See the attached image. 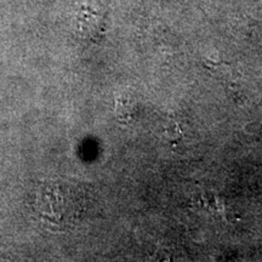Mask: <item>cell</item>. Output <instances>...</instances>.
Returning a JSON list of instances; mask_svg holds the SVG:
<instances>
[{
  "label": "cell",
  "mask_w": 262,
  "mask_h": 262,
  "mask_svg": "<svg viewBox=\"0 0 262 262\" xmlns=\"http://www.w3.org/2000/svg\"><path fill=\"white\" fill-rule=\"evenodd\" d=\"M104 9L97 0H85L78 14L79 32L86 38H95L103 28Z\"/></svg>",
  "instance_id": "obj_2"
},
{
  "label": "cell",
  "mask_w": 262,
  "mask_h": 262,
  "mask_svg": "<svg viewBox=\"0 0 262 262\" xmlns=\"http://www.w3.org/2000/svg\"><path fill=\"white\" fill-rule=\"evenodd\" d=\"M86 209V192L78 181L66 179L41 182L35 192V212L49 231L67 232L75 227Z\"/></svg>",
  "instance_id": "obj_1"
},
{
  "label": "cell",
  "mask_w": 262,
  "mask_h": 262,
  "mask_svg": "<svg viewBox=\"0 0 262 262\" xmlns=\"http://www.w3.org/2000/svg\"><path fill=\"white\" fill-rule=\"evenodd\" d=\"M130 102H131V101L129 100V97L125 96V95L118 98V101H117V114H118V118H119V119L125 120L131 116V114H133V111H134V108H135V107L131 106Z\"/></svg>",
  "instance_id": "obj_3"
}]
</instances>
